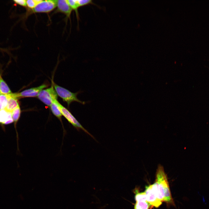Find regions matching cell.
<instances>
[{
	"label": "cell",
	"mask_w": 209,
	"mask_h": 209,
	"mask_svg": "<svg viewBox=\"0 0 209 209\" xmlns=\"http://www.w3.org/2000/svg\"><path fill=\"white\" fill-rule=\"evenodd\" d=\"M152 187L157 198L161 201L174 205L167 175L161 165H159L158 167L155 182L152 184Z\"/></svg>",
	"instance_id": "6da1fadb"
},
{
	"label": "cell",
	"mask_w": 209,
	"mask_h": 209,
	"mask_svg": "<svg viewBox=\"0 0 209 209\" xmlns=\"http://www.w3.org/2000/svg\"><path fill=\"white\" fill-rule=\"evenodd\" d=\"M53 83L57 95L61 98L64 101L67 103L68 106L72 102L74 101L77 102L83 105L85 104V102L81 101L77 98V96L80 93L79 92L75 93H73L55 84L53 82Z\"/></svg>",
	"instance_id": "7a4b0ae2"
},
{
	"label": "cell",
	"mask_w": 209,
	"mask_h": 209,
	"mask_svg": "<svg viewBox=\"0 0 209 209\" xmlns=\"http://www.w3.org/2000/svg\"><path fill=\"white\" fill-rule=\"evenodd\" d=\"M52 84L50 88L41 91L37 96L40 100L46 105L50 107L53 101L57 100L58 97L57 94Z\"/></svg>",
	"instance_id": "3957f363"
},
{
	"label": "cell",
	"mask_w": 209,
	"mask_h": 209,
	"mask_svg": "<svg viewBox=\"0 0 209 209\" xmlns=\"http://www.w3.org/2000/svg\"><path fill=\"white\" fill-rule=\"evenodd\" d=\"M57 103L62 115L66 119L70 124L77 130H82L91 137L95 139L93 136L80 124L75 118L66 108L62 106L58 101Z\"/></svg>",
	"instance_id": "277c9868"
},
{
	"label": "cell",
	"mask_w": 209,
	"mask_h": 209,
	"mask_svg": "<svg viewBox=\"0 0 209 209\" xmlns=\"http://www.w3.org/2000/svg\"><path fill=\"white\" fill-rule=\"evenodd\" d=\"M48 86L47 84H43L38 87L28 89L18 93H12L10 95L17 99L24 98L37 97L40 92Z\"/></svg>",
	"instance_id": "5b68a950"
},
{
	"label": "cell",
	"mask_w": 209,
	"mask_h": 209,
	"mask_svg": "<svg viewBox=\"0 0 209 209\" xmlns=\"http://www.w3.org/2000/svg\"><path fill=\"white\" fill-rule=\"evenodd\" d=\"M134 192L136 201L134 209H150L152 206L148 202L145 192H140L137 188H135Z\"/></svg>",
	"instance_id": "8992f818"
},
{
	"label": "cell",
	"mask_w": 209,
	"mask_h": 209,
	"mask_svg": "<svg viewBox=\"0 0 209 209\" xmlns=\"http://www.w3.org/2000/svg\"><path fill=\"white\" fill-rule=\"evenodd\" d=\"M57 5V0H42L36 6L32 9L33 13H48L54 9Z\"/></svg>",
	"instance_id": "52a82bcc"
},
{
	"label": "cell",
	"mask_w": 209,
	"mask_h": 209,
	"mask_svg": "<svg viewBox=\"0 0 209 209\" xmlns=\"http://www.w3.org/2000/svg\"><path fill=\"white\" fill-rule=\"evenodd\" d=\"M145 192L148 202L152 206L157 208L161 205L162 202L157 198L153 188L152 184L146 186Z\"/></svg>",
	"instance_id": "ba28073f"
},
{
	"label": "cell",
	"mask_w": 209,
	"mask_h": 209,
	"mask_svg": "<svg viewBox=\"0 0 209 209\" xmlns=\"http://www.w3.org/2000/svg\"><path fill=\"white\" fill-rule=\"evenodd\" d=\"M57 10L64 14L68 18H70L72 10L69 6L67 0H57Z\"/></svg>",
	"instance_id": "9c48e42d"
},
{
	"label": "cell",
	"mask_w": 209,
	"mask_h": 209,
	"mask_svg": "<svg viewBox=\"0 0 209 209\" xmlns=\"http://www.w3.org/2000/svg\"><path fill=\"white\" fill-rule=\"evenodd\" d=\"M11 112L6 109L0 110V124L3 125H8L13 122Z\"/></svg>",
	"instance_id": "30bf717a"
},
{
	"label": "cell",
	"mask_w": 209,
	"mask_h": 209,
	"mask_svg": "<svg viewBox=\"0 0 209 209\" xmlns=\"http://www.w3.org/2000/svg\"><path fill=\"white\" fill-rule=\"evenodd\" d=\"M57 100L53 101L50 106L51 110L53 113L57 118L60 121L62 124L64 132H65L64 126L62 120V116L57 104Z\"/></svg>",
	"instance_id": "8fae6325"
},
{
	"label": "cell",
	"mask_w": 209,
	"mask_h": 209,
	"mask_svg": "<svg viewBox=\"0 0 209 209\" xmlns=\"http://www.w3.org/2000/svg\"><path fill=\"white\" fill-rule=\"evenodd\" d=\"M8 105L5 109L7 111L11 112L14 109L19 105L17 99L11 96L10 94H8Z\"/></svg>",
	"instance_id": "7c38bea8"
},
{
	"label": "cell",
	"mask_w": 209,
	"mask_h": 209,
	"mask_svg": "<svg viewBox=\"0 0 209 209\" xmlns=\"http://www.w3.org/2000/svg\"><path fill=\"white\" fill-rule=\"evenodd\" d=\"M0 93L4 94H10L12 93L8 86L4 81L0 74Z\"/></svg>",
	"instance_id": "4fadbf2b"
},
{
	"label": "cell",
	"mask_w": 209,
	"mask_h": 209,
	"mask_svg": "<svg viewBox=\"0 0 209 209\" xmlns=\"http://www.w3.org/2000/svg\"><path fill=\"white\" fill-rule=\"evenodd\" d=\"M11 115L13 122H14V126L16 130V124L20 116L21 110L19 106L17 107L11 112Z\"/></svg>",
	"instance_id": "5bb4252c"
},
{
	"label": "cell",
	"mask_w": 209,
	"mask_h": 209,
	"mask_svg": "<svg viewBox=\"0 0 209 209\" xmlns=\"http://www.w3.org/2000/svg\"><path fill=\"white\" fill-rule=\"evenodd\" d=\"M8 100V94H0V110L5 109Z\"/></svg>",
	"instance_id": "9a60e30c"
},
{
	"label": "cell",
	"mask_w": 209,
	"mask_h": 209,
	"mask_svg": "<svg viewBox=\"0 0 209 209\" xmlns=\"http://www.w3.org/2000/svg\"><path fill=\"white\" fill-rule=\"evenodd\" d=\"M67 1L72 10L75 11L77 19L79 17L78 9L79 7L77 0H69Z\"/></svg>",
	"instance_id": "2e32d148"
},
{
	"label": "cell",
	"mask_w": 209,
	"mask_h": 209,
	"mask_svg": "<svg viewBox=\"0 0 209 209\" xmlns=\"http://www.w3.org/2000/svg\"><path fill=\"white\" fill-rule=\"evenodd\" d=\"M42 0H26L27 7L29 9H33Z\"/></svg>",
	"instance_id": "e0dca14e"
},
{
	"label": "cell",
	"mask_w": 209,
	"mask_h": 209,
	"mask_svg": "<svg viewBox=\"0 0 209 209\" xmlns=\"http://www.w3.org/2000/svg\"><path fill=\"white\" fill-rule=\"evenodd\" d=\"M77 2L79 7L89 4H95L91 0H78Z\"/></svg>",
	"instance_id": "ac0fdd59"
},
{
	"label": "cell",
	"mask_w": 209,
	"mask_h": 209,
	"mask_svg": "<svg viewBox=\"0 0 209 209\" xmlns=\"http://www.w3.org/2000/svg\"><path fill=\"white\" fill-rule=\"evenodd\" d=\"M16 4L20 6L27 7L26 0H15L13 1Z\"/></svg>",
	"instance_id": "d6986e66"
},
{
	"label": "cell",
	"mask_w": 209,
	"mask_h": 209,
	"mask_svg": "<svg viewBox=\"0 0 209 209\" xmlns=\"http://www.w3.org/2000/svg\"></svg>",
	"instance_id": "ffe728a7"
}]
</instances>
